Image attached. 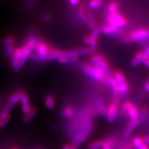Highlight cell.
<instances>
[{"mask_svg": "<svg viewBox=\"0 0 149 149\" xmlns=\"http://www.w3.org/2000/svg\"><path fill=\"white\" fill-rule=\"evenodd\" d=\"M10 149H19V148H17V147H12V148H11Z\"/></svg>", "mask_w": 149, "mask_h": 149, "instance_id": "b9f144b4", "label": "cell"}, {"mask_svg": "<svg viewBox=\"0 0 149 149\" xmlns=\"http://www.w3.org/2000/svg\"><path fill=\"white\" fill-rule=\"evenodd\" d=\"M146 58H147V57L144 54L143 50L138 51L130 61V65L132 67H137L140 64L143 63V60Z\"/></svg>", "mask_w": 149, "mask_h": 149, "instance_id": "30bf717a", "label": "cell"}, {"mask_svg": "<svg viewBox=\"0 0 149 149\" xmlns=\"http://www.w3.org/2000/svg\"><path fill=\"white\" fill-rule=\"evenodd\" d=\"M122 97H123V99H124V101H129V96L128 95V93H125V94L123 95H122Z\"/></svg>", "mask_w": 149, "mask_h": 149, "instance_id": "f35d334b", "label": "cell"}, {"mask_svg": "<svg viewBox=\"0 0 149 149\" xmlns=\"http://www.w3.org/2000/svg\"><path fill=\"white\" fill-rule=\"evenodd\" d=\"M139 123V119H132L129 121V124H127V127L123 134V137L125 139H127L130 137V135L132 134L134 130L136 129Z\"/></svg>", "mask_w": 149, "mask_h": 149, "instance_id": "9c48e42d", "label": "cell"}, {"mask_svg": "<svg viewBox=\"0 0 149 149\" xmlns=\"http://www.w3.org/2000/svg\"><path fill=\"white\" fill-rule=\"evenodd\" d=\"M143 52L147 58H149V44L146 45L145 47L143 49Z\"/></svg>", "mask_w": 149, "mask_h": 149, "instance_id": "836d02e7", "label": "cell"}, {"mask_svg": "<svg viewBox=\"0 0 149 149\" xmlns=\"http://www.w3.org/2000/svg\"><path fill=\"white\" fill-rule=\"evenodd\" d=\"M63 149H72L70 146L68 145V144H65L63 146Z\"/></svg>", "mask_w": 149, "mask_h": 149, "instance_id": "ab89813d", "label": "cell"}, {"mask_svg": "<svg viewBox=\"0 0 149 149\" xmlns=\"http://www.w3.org/2000/svg\"><path fill=\"white\" fill-rule=\"evenodd\" d=\"M79 57L77 56H65V57H60L57 59L58 63L60 64H67L77 62Z\"/></svg>", "mask_w": 149, "mask_h": 149, "instance_id": "9a60e30c", "label": "cell"}, {"mask_svg": "<svg viewBox=\"0 0 149 149\" xmlns=\"http://www.w3.org/2000/svg\"><path fill=\"white\" fill-rule=\"evenodd\" d=\"M138 149H149V147L146 145H143L142 147H141Z\"/></svg>", "mask_w": 149, "mask_h": 149, "instance_id": "60d3db41", "label": "cell"}, {"mask_svg": "<svg viewBox=\"0 0 149 149\" xmlns=\"http://www.w3.org/2000/svg\"><path fill=\"white\" fill-rule=\"evenodd\" d=\"M143 64L145 65V66L149 69V58H147L146 59H145L143 60Z\"/></svg>", "mask_w": 149, "mask_h": 149, "instance_id": "74e56055", "label": "cell"}, {"mask_svg": "<svg viewBox=\"0 0 149 149\" xmlns=\"http://www.w3.org/2000/svg\"><path fill=\"white\" fill-rule=\"evenodd\" d=\"M121 109L124 113H126L128 117L132 119H139V111L136 105L129 101H124L121 105Z\"/></svg>", "mask_w": 149, "mask_h": 149, "instance_id": "5b68a950", "label": "cell"}, {"mask_svg": "<svg viewBox=\"0 0 149 149\" xmlns=\"http://www.w3.org/2000/svg\"><path fill=\"white\" fill-rule=\"evenodd\" d=\"M101 32V27L100 26H96L95 27L94 29H93V31L91 32V34L90 35V37L93 39H94L95 40H97L98 39L99 37H100V34Z\"/></svg>", "mask_w": 149, "mask_h": 149, "instance_id": "cb8c5ba5", "label": "cell"}, {"mask_svg": "<svg viewBox=\"0 0 149 149\" xmlns=\"http://www.w3.org/2000/svg\"><path fill=\"white\" fill-rule=\"evenodd\" d=\"M148 87H149V78H148L147 79V80L146 81L145 83H144L143 87V91H146V92H147V90H148Z\"/></svg>", "mask_w": 149, "mask_h": 149, "instance_id": "d590c367", "label": "cell"}, {"mask_svg": "<svg viewBox=\"0 0 149 149\" xmlns=\"http://www.w3.org/2000/svg\"><path fill=\"white\" fill-rule=\"evenodd\" d=\"M10 119H11L10 114H9L6 116H4V117L1 118V119H0V127L1 128L4 127L5 125H6V124L9 123Z\"/></svg>", "mask_w": 149, "mask_h": 149, "instance_id": "83f0119b", "label": "cell"}, {"mask_svg": "<svg viewBox=\"0 0 149 149\" xmlns=\"http://www.w3.org/2000/svg\"><path fill=\"white\" fill-rule=\"evenodd\" d=\"M142 139L144 145H146L147 146H149V135H147V136H144L142 137Z\"/></svg>", "mask_w": 149, "mask_h": 149, "instance_id": "e575fe53", "label": "cell"}, {"mask_svg": "<svg viewBox=\"0 0 149 149\" xmlns=\"http://www.w3.org/2000/svg\"><path fill=\"white\" fill-rule=\"evenodd\" d=\"M147 92H148V93H149V87H148V90H147Z\"/></svg>", "mask_w": 149, "mask_h": 149, "instance_id": "7bdbcfd3", "label": "cell"}, {"mask_svg": "<svg viewBox=\"0 0 149 149\" xmlns=\"http://www.w3.org/2000/svg\"><path fill=\"white\" fill-rule=\"evenodd\" d=\"M45 104L49 109H53L55 106V101L52 95H47L45 97Z\"/></svg>", "mask_w": 149, "mask_h": 149, "instance_id": "e0dca14e", "label": "cell"}, {"mask_svg": "<svg viewBox=\"0 0 149 149\" xmlns=\"http://www.w3.org/2000/svg\"><path fill=\"white\" fill-rule=\"evenodd\" d=\"M122 99H123L122 95H121L120 94L114 95V96L113 97V101H112V104H113L117 106H119Z\"/></svg>", "mask_w": 149, "mask_h": 149, "instance_id": "f546056e", "label": "cell"}, {"mask_svg": "<svg viewBox=\"0 0 149 149\" xmlns=\"http://www.w3.org/2000/svg\"><path fill=\"white\" fill-rule=\"evenodd\" d=\"M103 83L111 88L117 85V83H116L113 76H105Z\"/></svg>", "mask_w": 149, "mask_h": 149, "instance_id": "603a6c76", "label": "cell"}, {"mask_svg": "<svg viewBox=\"0 0 149 149\" xmlns=\"http://www.w3.org/2000/svg\"><path fill=\"white\" fill-rule=\"evenodd\" d=\"M70 5L72 6H77L80 3V0H68Z\"/></svg>", "mask_w": 149, "mask_h": 149, "instance_id": "d6a6232c", "label": "cell"}, {"mask_svg": "<svg viewBox=\"0 0 149 149\" xmlns=\"http://www.w3.org/2000/svg\"><path fill=\"white\" fill-rule=\"evenodd\" d=\"M113 77L116 80V83H117L118 85H123V84L125 83L127 81L125 80V77L123 72L119 70H117L113 73Z\"/></svg>", "mask_w": 149, "mask_h": 149, "instance_id": "7c38bea8", "label": "cell"}, {"mask_svg": "<svg viewBox=\"0 0 149 149\" xmlns=\"http://www.w3.org/2000/svg\"><path fill=\"white\" fill-rule=\"evenodd\" d=\"M83 41L85 44L89 46L88 47L92 49L93 51H94V52H95V50H96V49L97 48V40L93 39L90 37V36H85V37H84Z\"/></svg>", "mask_w": 149, "mask_h": 149, "instance_id": "5bb4252c", "label": "cell"}, {"mask_svg": "<svg viewBox=\"0 0 149 149\" xmlns=\"http://www.w3.org/2000/svg\"><path fill=\"white\" fill-rule=\"evenodd\" d=\"M106 21L108 24L118 27L119 29H122V28L127 26L129 24L127 19L119 11L113 13H107L106 16Z\"/></svg>", "mask_w": 149, "mask_h": 149, "instance_id": "3957f363", "label": "cell"}, {"mask_svg": "<svg viewBox=\"0 0 149 149\" xmlns=\"http://www.w3.org/2000/svg\"><path fill=\"white\" fill-rule=\"evenodd\" d=\"M120 3L118 0H112L107 6V13H113L119 11Z\"/></svg>", "mask_w": 149, "mask_h": 149, "instance_id": "8fae6325", "label": "cell"}, {"mask_svg": "<svg viewBox=\"0 0 149 149\" xmlns=\"http://www.w3.org/2000/svg\"><path fill=\"white\" fill-rule=\"evenodd\" d=\"M103 4V0H90L88 6L92 9H95L100 8Z\"/></svg>", "mask_w": 149, "mask_h": 149, "instance_id": "44dd1931", "label": "cell"}, {"mask_svg": "<svg viewBox=\"0 0 149 149\" xmlns=\"http://www.w3.org/2000/svg\"><path fill=\"white\" fill-rule=\"evenodd\" d=\"M15 106L11 103H10L9 102H7L6 104L4 106L3 108H2L1 112H0V118H2L4 116H6V115L10 114V111L13 109V107Z\"/></svg>", "mask_w": 149, "mask_h": 149, "instance_id": "ac0fdd59", "label": "cell"}, {"mask_svg": "<svg viewBox=\"0 0 149 149\" xmlns=\"http://www.w3.org/2000/svg\"><path fill=\"white\" fill-rule=\"evenodd\" d=\"M81 68L83 73L88 77L97 82L103 83L105 74L101 70L96 68L91 63H83L81 65Z\"/></svg>", "mask_w": 149, "mask_h": 149, "instance_id": "7a4b0ae2", "label": "cell"}, {"mask_svg": "<svg viewBox=\"0 0 149 149\" xmlns=\"http://www.w3.org/2000/svg\"><path fill=\"white\" fill-rule=\"evenodd\" d=\"M37 112V109L36 108H34V107H32V108H31L29 113L24 115V118H23L24 122L25 123L30 122V121L34 118V116H36Z\"/></svg>", "mask_w": 149, "mask_h": 149, "instance_id": "d6986e66", "label": "cell"}, {"mask_svg": "<svg viewBox=\"0 0 149 149\" xmlns=\"http://www.w3.org/2000/svg\"><path fill=\"white\" fill-rule=\"evenodd\" d=\"M8 101L10 102V103H11L12 104H13L14 106L17 104L18 102L20 101L19 97L17 91L15 93H14V94H13L10 97H9Z\"/></svg>", "mask_w": 149, "mask_h": 149, "instance_id": "484cf974", "label": "cell"}, {"mask_svg": "<svg viewBox=\"0 0 149 149\" xmlns=\"http://www.w3.org/2000/svg\"><path fill=\"white\" fill-rule=\"evenodd\" d=\"M17 93L19 95V97L20 102L22 105H24L26 104L29 103V97L26 94V93L22 91H17Z\"/></svg>", "mask_w": 149, "mask_h": 149, "instance_id": "ffe728a7", "label": "cell"}, {"mask_svg": "<svg viewBox=\"0 0 149 149\" xmlns=\"http://www.w3.org/2000/svg\"><path fill=\"white\" fill-rule=\"evenodd\" d=\"M0 128H1V127H0Z\"/></svg>", "mask_w": 149, "mask_h": 149, "instance_id": "ee69618b", "label": "cell"}, {"mask_svg": "<svg viewBox=\"0 0 149 149\" xmlns=\"http://www.w3.org/2000/svg\"><path fill=\"white\" fill-rule=\"evenodd\" d=\"M118 113V106L111 104L106 111V119L109 123H113L117 117Z\"/></svg>", "mask_w": 149, "mask_h": 149, "instance_id": "ba28073f", "label": "cell"}, {"mask_svg": "<svg viewBox=\"0 0 149 149\" xmlns=\"http://www.w3.org/2000/svg\"><path fill=\"white\" fill-rule=\"evenodd\" d=\"M120 29L116 27L113 26H111L108 23H105L102 26H101V32L104 35L106 36H118L120 35Z\"/></svg>", "mask_w": 149, "mask_h": 149, "instance_id": "8992f818", "label": "cell"}, {"mask_svg": "<svg viewBox=\"0 0 149 149\" xmlns=\"http://www.w3.org/2000/svg\"><path fill=\"white\" fill-rule=\"evenodd\" d=\"M22 55L23 51L21 47H16L11 57V65L13 69H15L17 66L18 64L19 63Z\"/></svg>", "mask_w": 149, "mask_h": 149, "instance_id": "52a82bcc", "label": "cell"}, {"mask_svg": "<svg viewBox=\"0 0 149 149\" xmlns=\"http://www.w3.org/2000/svg\"><path fill=\"white\" fill-rule=\"evenodd\" d=\"M62 114L66 119H71L73 117L74 114H75V111H74V109L72 106H67L63 108Z\"/></svg>", "mask_w": 149, "mask_h": 149, "instance_id": "2e32d148", "label": "cell"}, {"mask_svg": "<svg viewBox=\"0 0 149 149\" xmlns=\"http://www.w3.org/2000/svg\"><path fill=\"white\" fill-rule=\"evenodd\" d=\"M131 43L144 42L149 40V28L141 27L133 29L128 33Z\"/></svg>", "mask_w": 149, "mask_h": 149, "instance_id": "277c9868", "label": "cell"}, {"mask_svg": "<svg viewBox=\"0 0 149 149\" xmlns=\"http://www.w3.org/2000/svg\"><path fill=\"white\" fill-rule=\"evenodd\" d=\"M43 19L45 21H49L50 20V16L49 14H44L43 15Z\"/></svg>", "mask_w": 149, "mask_h": 149, "instance_id": "8d00e7d4", "label": "cell"}, {"mask_svg": "<svg viewBox=\"0 0 149 149\" xmlns=\"http://www.w3.org/2000/svg\"><path fill=\"white\" fill-rule=\"evenodd\" d=\"M91 64L96 68L101 70L105 76H113V72L111 70L109 64L103 55L95 54L90 57Z\"/></svg>", "mask_w": 149, "mask_h": 149, "instance_id": "6da1fadb", "label": "cell"}, {"mask_svg": "<svg viewBox=\"0 0 149 149\" xmlns=\"http://www.w3.org/2000/svg\"><path fill=\"white\" fill-rule=\"evenodd\" d=\"M107 143V139L98 140L90 143L88 146V149H100L102 148Z\"/></svg>", "mask_w": 149, "mask_h": 149, "instance_id": "4fadbf2b", "label": "cell"}, {"mask_svg": "<svg viewBox=\"0 0 149 149\" xmlns=\"http://www.w3.org/2000/svg\"><path fill=\"white\" fill-rule=\"evenodd\" d=\"M15 49H16V47H15V44L6 46L5 47V55L6 57L11 58V56L14 52V51H15Z\"/></svg>", "mask_w": 149, "mask_h": 149, "instance_id": "d4e9b609", "label": "cell"}, {"mask_svg": "<svg viewBox=\"0 0 149 149\" xmlns=\"http://www.w3.org/2000/svg\"><path fill=\"white\" fill-rule=\"evenodd\" d=\"M132 144H133L134 147L137 149L139 148L140 147H142L143 145H144L142 137H139V136L134 137L132 139Z\"/></svg>", "mask_w": 149, "mask_h": 149, "instance_id": "7402d4cb", "label": "cell"}, {"mask_svg": "<svg viewBox=\"0 0 149 149\" xmlns=\"http://www.w3.org/2000/svg\"><path fill=\"white\" fill-rule=\"evenodd\" d=\"M112 91L114 95H116L120 94V90H119V85H116L113 87H112Z\"/></svg>", "mask_w": 149, "mask_h": 149, "instance_id": "1f68e13d", "label": "cell"}, {"mask_svg": "<svg viewBox=\"0 0 149 149\" xmlns=\"http://www.w3.org/2000/svg\"><path fill=\"white\" fill-rule=\"evenodd\" d=\"M15 38H14L13 36H8L3 39L2 40V44L4 46H8L11 44H15Z\"/></svg>", "mask_w": 149, "mask_h": 149, "instance_id": "4316f807", "label": "cell"}, {"mask_svg": "<svg viewBox=\"0 0 149 149\" xmlns=\"http://www.w3.org/2000/svg\"><path fill=\"white\" fill-rule=\"evenodd\" d=\"M31 108H32V107L31 106L30 103L22 105V112L23 113V114L25 115L27 113H29V111L31 109Z\"/></svg>", "mask_w": 149, "mask_h": 149, "instance_id": "4dcf8cb0", "label": "cell"}, {"mask_svg": "<svg viewBox=\"0 0 149 149\" xmlns=\"http://www.w3.org/2000/svg\"><path fill=\"white\" fill-rule=\"evenodd\" d=\"M119 90H120V94L123 95L125 93H127L129 90V84L126 82L123 85H119Z\"/></svg>", "mask_w": 149, "mask_h": 149, "instance_id": "f1b7e54d", "label": "cell"}]
</instances>
